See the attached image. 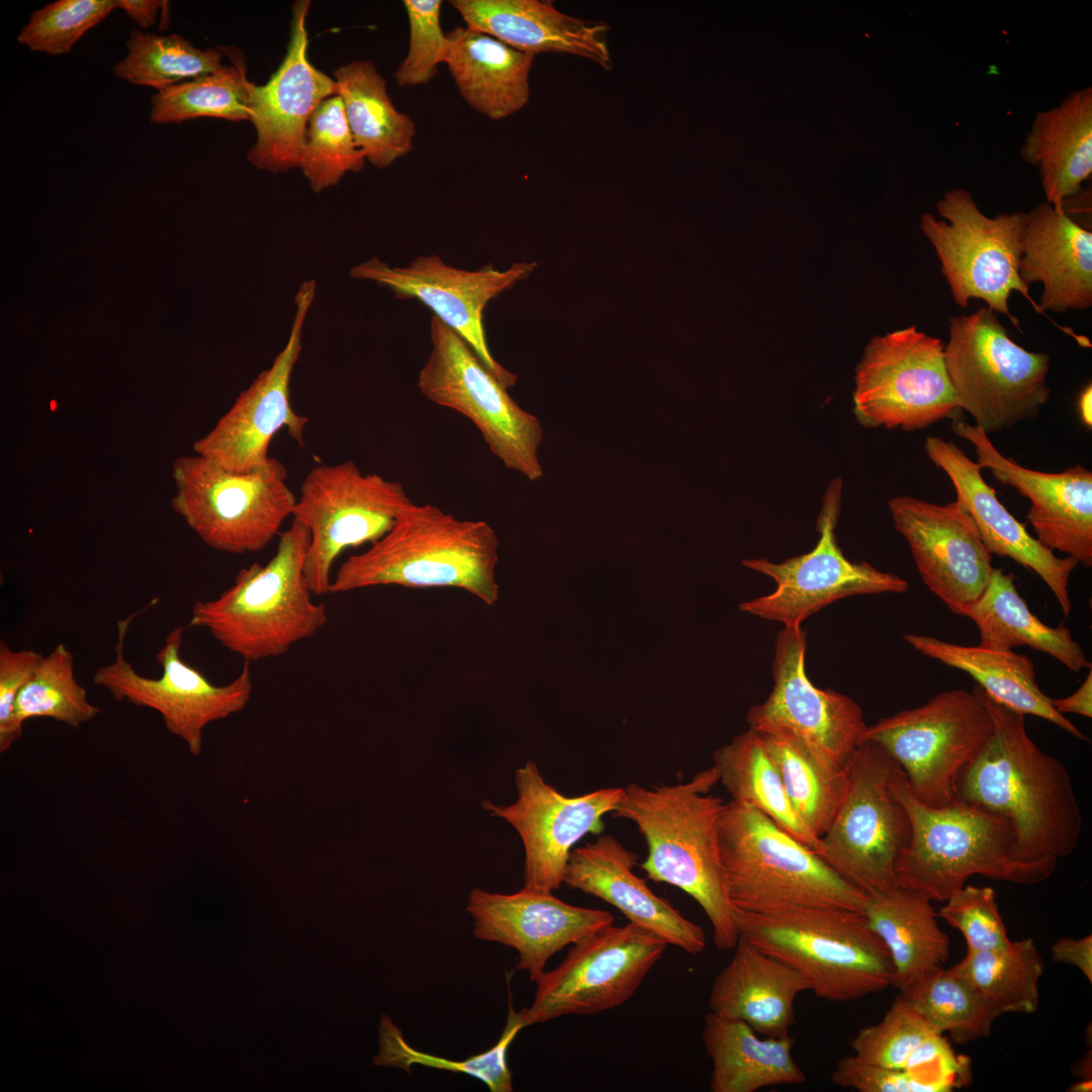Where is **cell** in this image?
<instances>
[{
    "mask_svg": "<svg viewBox=\"0 0 1092 1092\" xmlns=\"http://www.w3.org/2000/svg\"><path fill=\"white\" fill-rule=\"evenodd\" d=\"M974 689L994 729L961 776L959 800L1008 822L1020 860H1058L1071 854L1083 832V816L1066 766L1028 736L1023 715L998 704L979 686Z\"/></svg>",
    "mask_w": 1092,
    "mask_h": 1092,
    "instance_id": "6da1fadb",
    "label": "cell"
},
{
    "mask_svg": "<svg viewBox=\"0 0 1092 1092\" xmlns=\"http://www.w3.org/2000/svg\"><path fill=\"white\" fill-rule=\"evenodd\" d=\"M718 782L713 765L687 783L654 788L632 783L612 813L634 822L644 837L648 854L641 868L647 878L690 895L710 920L717 948L729 950L739 934L719 850L725 803L709 794Z\"/></svg>",
    "mask_w": 1092,
    "mask_h": 1092,
    "instance_id": "7a4b0ae2",
    "label": "cell"
},
{
    "mask_svg": "<svg viewBox=\"0 0 1092 1092\" xmlns=\"http://www.w3.org/2000/svg\"><path fill=\"white\" fill-rule=\"evenodd\" d=\"M498 561L499 539L487 522L414 503L380 539L341 564L329 594L379 585L453 587L493 606Z\"/></svg>",
    "mask_w": 1092,
    "mask_h": 1092,
    "instance_id": "3957f363",
    "label": "cell"
},
{
    "mask_svg": "<svg viewBox=\"0 0 1092 1092\" xmlns=\"http://www.w3.org/2000/svg\"><path fill=\"white\" fill-rule=\"evenodd\" d=\"M892 790L911 824L910 840L895 862L899 887L944 902L975 875L1032 885L1049 879L1057 868L1056 859H1018L1009 823L977 805L961 800L943 807L923 804L900 767Z\"/></svg>",
    "mask_w": 1092,
    "mask_h": 1092,
    "instance_id": "277c9868",
    "label": "cell"
},
{
    "mask_svg": "<svg viewBox=\"0 0 1092 1092\" xmlns=\"http://www.w3.org/2000/svg\"><path fill=\"white\" fill-rule=\"evenodd\" d=\"M309 541L307 528L292 519L278 536L274 556L242 568L216 599L194 602L188 626L207 629L250 663L281 656L313 636L328 616L325 605L311 600L304 576Z\"/></svg>",
    "mask_w": 1092,
    "mask_h": 1092,
    "instance_id": "5b68a950",
    "label": "cell"
},
{
    "mask_svg": "<svg viewBox=\"0 0 1092 1092\" xmlns=\"http://www.w3.org/2000/svg\"><path fill=\"white\" fill-rule=\"evenodd\" d=\"M719 850L733 906L751 913L806 908L863 912L870 896L760 811L724 804Z\"/></svg>",
    "mask_w": 1092,
    "mask_h": 1092,
    "instance_id": "8992f818",
    "label": "cell"
},
{
    "mask_svg": "<svg viewBox=\"0 0 1092 1092\" xmlns=\"http://www.w3.org/2000/svg\"><path fill=\"white\" fill-rule=\"evenodd\" d=\"M735 922L739 937L796 970L818 998L847 1002L892 986L891 954L863 912L736 909Z\"/></svg>",
    "mask_w": 1092,
    "mask_h": 1092,
    "instance_id": "52a82bcc",
    "label": "cell"
},
{
    "mask_svg": "<svg viewBox=\"0 0 1092 1092\" xmlns=\"http://www.w3.org/2000/svg\"><path fill=\"white\" fill-rule=\"evenodd\" d=\"M944 346L947 376L962 411L987 435L1036 418L1049 401L1050 355L1017 345L996 312L952 316Z\"/></svg>",
    "mask_w": 1092,
    "mask_h": 1092,
    "instance_id": "ba28073f",
    "label": "cell"
},
{
    "mask_svg": "<svg viewBox=\"0 0 1092 1092\" xmlns=\"http://www.w3.org/2000/svg\"><path fill=\"white\" fill-rule=\"evenodd\" d=\"M172 476L173 510L212 549L259 552L292 517L296 497L286 467L275 457L257 470L235 473L195 453L178 457Z\"/></svg>",
    "mask_w": 1092,
    "mask_h": 1092,
    "instance_id": "9c48e42d",
    "label": "cell"
},
{
    "mask_svg": "<svg viewBox=\"0 0 1092 1092\" xmlns=\"http://www.w3.org/2000/svg\"><path fill=\"white\" fill-rule=\"evenodd\" d=\"M993 729L992 716L975 689H953L880 719L868 726L864 740L878 744L898 764L916 799L943 807L959 801L960 778Z\"/></svg>",
    "mask_w": 1092,
    "mask_h": 1092,
    "instance_id": "30bf717a",
    "label": "cell"
},
{
    "mask_svg": "<svg viewBox=\"0 0 1092 1092\" xmlns=\"http://www.w3.org/2000/svg\"><path fill=\"white\" fill-rule=\"evenodd\" d=\"M845 796L819 856L845 881L873 897L898 887L895 862L911 836L908 814L892 790L898 764L864 740L846 765Z\"/></svg>",
    "mask_w": 1092,
    "mask_h": 1092,
    "instance_id": "8fae6325",
    "label": "cell"
},
{
    "mask_svg": "<svg viewBox=\"0 0 1092 1092\" xmlns=\"http://www.w3.org/2000/svg\"><path fill=\"white\" fill-rule=\"evenodd\" d=\"M936 210L944 220L924 213L920 226L935 249L959 306H968L972 298L982 299L989 309L1007 315L1019 328L1008 307L1011 292L1018 291L1042 313L1019 274L1025 212L990 217L962 188L946 191L936 202Z\"/></svg>",
    "mask_w": 1092,
    "mask_h": 1092,
    "instance_id": "7c38bea8",
    "label": "cell"
},
{
    "mask_svg": "<svg viewBox=\"0 0 1092 1092\" xmlns=\"http://www.w3.org/2000/svg\"><path fill=\"white\" fill-rule=\"evenodd\" d=\"M430 332L432 350L418 377L422 394L471 421L507 468L530 480L542 477L539 420L523 410L471 347L435 315Z\"/></svg>",
    "mask_w": 1092,
    "mask_h": 1092,
    "instance_id": "4fadbf2b",
    "label": "cell"
},
{
    "mask_svg": "<svg viewBox=\"0 0 1092 1092\" xmlns=\"http://www.w3.org/2000/svg\"><path fill=\"white\" fill-rule=\"evenodd\" d=\"M413 504L400 482L364 473L352 460L312 467L292 512L310 535L303 569L311 593L329 594L340 554L380 539Z\"/></svg>",
    "mask_w": 1092,
    "mask_h": 1092,
    "instance_id": "5bb4252c",
    "label": "cell"
},
{
    "mask_svg": "<svg viewBox=\"0 0 1092 1092\" xmlns=\"http://www.w3.org/2000/svg\"><path fill=\"white\" fill-rule=\"evenodd\" d=\"M944 346L914 326L874 337L855 368L856 421L869 429L910 432L959 418Z\"/></svg>",
    "mask_w": 1092,
    "mask_h": 1092,
    "instance_id": "9a60e30c",
    "label": "cell"
},
{
    "mask_svg": "<svg viewBox=\"0 0 1092 1092\" xmlns=\"http://www.w3.org/2000/svg\"><path fill=\"white\" fill-rule=\"evenodd\" d=\"M158 602L155 598L142 610L117 622V637L112 662L99 666L92 681L118 702L158 712L166 729L183 740L189 752L200 755L205 727L241 712L253 690L250 662L245 661L240 674L224 686L213 685L198 669L180 657L184 628L175 627L156 653L162 667L160 677L140 674L125 659L124 645L132 620Z\"/></svg>",
    "mask_w": 1092,
    "mask_h": 1092,
    "instance_id": "2e32d148",
    "label": "cell"
},
{
    "mask_svg": "<svg viewBox=\"0 0 1092 1092\" xmlns=\"http://www.w3.org/2000/svg\"><path fill=\"white\" fill-rule=\"evenodd\" d=\"M668 944L629 922L611 924L573 943L565 959L538 980L525 1026L566 1015H592L628 1001Z\"/></svg>",
    "mask_w": 1092,
    "mask_h": 1092,
    "instance_id": "e0dca14e",
    "label": "cell"
},
{
    "mask_svg": "<svg viewBox=\"0 0 1092 1092\" xmlns=\"http://www.w3.org/2000/svg\"><path fill=\"white\" fill-rule=\"evenodd\" d=\"M841 495L842 480L835 478L822 498L817 519L820 537L808 553L780 563L766 558L742 561L746 568L771 577L777 587L766 596L742 603L741 611L785 626L801 625L816 612L846 597L907 592L909 584L903 577L844 556L836 538Z\"/></svg>",
    "mask_w": 1092,
    "mask_h": 1092,
    "instance_id": "ac0fdd59",
    "label": "cell"
},
{
    "mask_svg": "<svg viewBox=\"0 0 1092 1092\" xmlns=\"http://www.w3.org/2000/svg\"><path fill=\"white\" fill-rule=\"evenodd\" d=\"M806 647L801 625H787L779 632L772 664L775 686L763 703L748 710L749 728L793 737L827 763L845 768L864 741L868 725L854 700L811 681L806 672Z\"/></svg>",
    "mask_w": 1092,
    "mask_h": 1092,
    "instance_id": "d6986e66",
    "label": "cell"
},
{
    "mask_svg": "<svg viewBox=\"0 0 1092 1092\" xmlns=\"http://www.w3.org/2000/svg\"><path fill=\"white\" fill-rule=\"evenodd\" d=\"M315 294V282H303L295 295V313L285 347L272 365L243 390L214 427L193 444V450L220 467L248 473L265 466L269 445L285 428L304 447L307 417L297 414L290 401V380L301 352L302 328Z\"/></svg>",
    "mask_w": 1092,
    "mask_h": 1092,
    "instance_id": "ffe728a7",
    "label": "cell"
},
{
    "mask_svg": "<svg viewBox=\"0 0 1092 1092\" xmlns=\"http://www.w3.org/2000/svg\"><path fill=\"white\" fill-rule=\"evenodd\" d=\"M515 783V803L498 806L485 801L483 808L509 822L522 839L523 888L552 893L563 883L572 847L586 834L603 833V817L615 810L624 788H603L567 797L545 782L533 761L516 770Z\"/></svg>",
    "mask_w": 1092,
    "mask_h": 1092,
    "instance_id": "44dd1931",
    "label": "cell"
},
{
    "mask_svg": "<svg viewBox=\"0 0 1092 1092\" xmlns=\"http://www.w3.org/2000/svg\"><path fill=\"white\" fill-rule=\"evenodd\" d=\"M535 264L516 263L500 271L487 265L469 271L450 266L437 255L419 256L408 265L391 267L377 257L354 266L350 275L389 289L398 298L417 299L456 332L484 366L506 387L517 376L496 361L483 325L487 303L533 271Z\"/></svg>",
    "mask_w": 1092,
    "mask_h": 1092,
    "instance_id": "7402d4cb",
    "label": "cell"
},
{
    "mask_svg": "<svg viewBox=\"0 0 1092 1092\" xmlns=\"http://www.w3.org/2000/svg\"><path fill=\"white\" fill-rule=\"evenodd\" d=\"M888 508L924 584L953 614L967 617L994 567L963 503L957 498L940 506L901 495L891 498Z\"/></svg>",
    "mask_w": 1092,
    "mask_h": 1092,
    "instance_id": "603a6c76",
    "label": "cell"
},
{
    "mask_svg": "<svg viewBox=\"0 0 1092 1092\" xmlns=\"http://www.w3.org/2000/svg\"><path fill=\"white\" fill-rule=\"evenodd\" d=\"M309 6L308 0L294 3L282 64L267 83L254 84L251 91V121L257 136L247 159L256 168L272 173L298 167L310 115L325 99L338 94L335 79L307 58Z\"/></svg>",
    "mask_w": 1092,
    "mask_h": 1092,
    "instance_id": "cb8c5ba5",
    "label": "cell"
},
{
    "mask_svg": "<svg viewBox=\"0 0 1092 1092\" xmlns=\"http://www.w3.org/2000/svg\"><path fill=\"white\" fill-rule=\"evenodd\" d=\"M951 429L973 445L982 468L1029 500L1026 519L1040 544L1092 566L1091 470L1080 464L1061 472L1032 470L1005 457L982 429L960 417Z\"/></svg>",
    "mask_w": 1092,
    "mask_h": 1092,
    "instance_id": "d4e9b609",
    "label": "cell"
},
{
    "mask_svg": "<svg viewBox=\"0 0 1092 1092\" xmlns=\"http://www.w3.org/2000/svg\"><path fill=\"white\" fill-rule=\"evenodd\" d=\"M467 911L473 919V936L517 950L516 969L527 971L534 983L556 952L614 923L608 911L573 906L552 893L524 888L513 894L475 888Z\"/></svg>",
    "mask_w": 1092,
    "mask_h": 1092,
    "instance_id": "484cf974",
    "label": "cell"
},
{
    "mask_svg": "<svg viewBox=\"0 0 1092 1092\" xmlns=\"http://www.w3.org/2000/svg\"><path fill=\"white\" fill-rule=\"evenodd\" d=\"M924 450L952 482L957 498L973 519L989 552L1010 558L1037 574L1053 593L1064 616L1068 617L1072 609L1068 586L1078 561L1069 556H1056L1031 536L985 481L980 464L970 459L952 441L928 436Z\"/></svg>",
    "mask_w": 1092,
    "mask_h": 1092,
    "instance_id": "4316f807",
    "label": "cell"
},
{
    "mask_svg": "<svg viewBox=\"0 0 1092 1092\" xmlns=\"http://www.w3.org/2000/svg\"><path fill=\"white\" fill-rule=\"evenodd\" d=\"M637 859V854L614 836L600 834L594 842L571 851L563 883L613 905L630 922L653 932L667 944L692 954L701 953L706 947L701 926L686 918L635 875Z\"/></svg>",
    "mask_w": 1092,
    "mask_h": 1092,
    "instance_id": "83f0119b",
    "label": "cell"
},
{
    "mask_svg": "<svg viewBox=\"0 0 1092 1092\" xmlns=\"http://www.w3.org/2000/svg\"><path fill=\"white\" fill-rule=\"evenodd\" d=\"M467 27L487 33L510 47L530 53H559L588 59L605 70L613 66L609 25L573 17L550 1L453 0Z\"/></svg>",
    "mask_w": 1092,
    "mask_h": 1092,
    "instance_id": "f1b7e54d",
    "label": "cell"
},
{
    "mask_svg": "<svg viewBox=\"0 0 1092 1092\" xmlns=\"http://www.w3.org/2000/svg\"><path fill=\"white\" fill-rule=\"evenodd\" d=\"M1019 274L1041 282V311L1065 312L1092 304V233L1063 207L1046 201L1025 212Z\"/></svg>",
    "mask_w": 1092,
    "mask_h": 1092,
    "instance_id": "f546056e",
    "label": "cell"
},
{
    "mask_svg": "<svg viewBox=\"0 0 1092 1092\" xmlns=\"http://www.w3.org/2000/svg\"><path fill=\"white\" fill-rule=\"evenodd\" d=\"M808 990L796 970L739 937L731 960L713 982L709 1006L717 1016L779 1038L789 1035L795 1000Z\"/></svg>",
    "mask_w": 1092,
    "mask_h": 1092,
    "instance_id": "4dcf8cb0",
    "label": "cell"
},
{
    "mask_svg": "<svg viewBox=\"0 0 1092 1092\" xmlns=\"http://www.w3.org/2000/svg\"><path fill=\"white\" fill-rule=\"evenodd\" d=\"M1038 170L1046 202L1064 207L1092 174V88L1070 92L1037 112L1020 150Z\"/></svg>",
    "mask_w": 1092,
    "mask_h": 1092,
    "instance_id": "1f68e13d",
    "label": "cell"
},
{
    "mask_svg": "<svg viewBox=\"0 0 1092 1092\" xmlns=\"http://www.w3.org/2000/svg\"><path fill=\"white\" fill-rule=\"evenodd\" d=\"M534 57L467 26L446 34L444 63L460 95L474 110L494 120L527 104Z\"/></svg>",
    "mask_w": 1092,
    "mask_h": 1092,
    "instance_id": "d6a6232c",
    "label": "cell"
},
{
    "mask_svg": "<svg viewBox=\"0 0 1092 1092\" xmlns=\"http://www.w3.org/2000/svg\"><path fill=\"white\" fill-rule=\"evenodd\" d=\"M903 639L920 654L968 673L998 704L1023 716L1044 719L1079 740H1089L1040 690L1029 657L1012 650L965 646L923 634H906Z\"/></svg>",
    "mask_w": 1092,
    "mask_h": 1092,
    "instance_id": "836d02e7",
    "label": "cell"
},
{
    "mask_svg": "<svg viewBox=\"0 0 1092 1092\" xmlns=\"http://www.w3.org/2000/svg\"><path fill=\"white\" fill-rule=\"evenodd\" d=\"M703 1043L713 1064L712 1092H755L806 1081L792 1057L790 1035L759 1038L746 1023L710 1012L705 1016Z\"/></svg>",
    "mask_w": 1092,
    "mask_h": 1092,
    "instance_id": "e575fe53",
    "label": "cell"
},
{
    "mask_svg": "<svg viewBox=\"0 0 1092 1092\" xmlns=\"http://www.w3.org/2000/svg\"><path fill=\"white\" fill-rule=\"evenodd\" d=\"M927 897L897 887L870 897L863 911L894 965L892 986L904 992L945 963L950 940Z\"/></svg>",
    "mask_w": 1092,
    "mask_h": 1092,
    "instance_id": "d590c367",
    "label": "cell"
},
{
    "mask_svg": "<svg viewBox=\"0 0 1092 1092\" xmlns=\"http://www.w3.org/2000/svg\"><path fill=\"white\" fill-rule=\"evenodd\" d=\"M967 617L977 625L983 647L1012 650L1027 646L1051 655L1072 672L1092 667L1071 630L1040 621L1019 595L1013 574L1002 568H993L983 594L970 607Z\"/></svg>",
    "mask_w": 1092,
    "mask_h": 1092,
    "instance_id": "8d00e7d4",
    "label": "cell"
},
{
    "mask_svg": "<svg viewBox=\"0 0 1092 1092\" xmlns=\"http://www.w3.org/2000/svg\"><path fill=\"white\" fill-rule=\"evenodd\" d=\"M338 94L356 146L382 169L413 149L416 124L393 105L385 79L370 61H353L334 72Z\"/></svg>",
    "mask_w": 1092,
    "mask_h": 1092,
    "instance_id": "74e56055",
    "label": "cell"
},
{
    "mask_svg": "<svg viewBox=\"0 0 1092 1092\" xmlns=\"http://www.w3.org/2000/svg\"><path fill=\"white\" fill-rule=\"evenodd\" d=\"M713 759L719 782L733 801L760 811L819 855L820 838L811 832L794 809L781 774L756 731L749 728L718 748Z\"/></svg>",
    "mask_w": 1092,
    "mask_h": 1092,
    "instance_id": "f35d334b",
    "label": "cell"
},
{
    "mask_svg": "<svg viewBox=\"0 0 1092 1092\" xmlns=\"http://www.w3.org/2000/svg\"><path fill=\"white\" fill-rule=\"evenodd\" d=\"M757 733L781 774L785 790L797 814L811 832L821 838L845 796L846 768H837L827 763L805 744L788 735L775 732Z\"/></svg>",
    "mask_w": 1092,
    "mask_h": 1092,
    "instance_id": "ab89813d",
    "label": "cell"
},
{
    "mask_svg": "<svg viewBox=\"0 0 1092 1092\" xmlns=\"http://www.w3.org/2000/svg\"><path fill=\"white\" fill-rule=\"evenodd\" d=\"M952 969L999 1016L1038 1008L1043 961L1032 938L1011 941L999 950L966 952Z\"/></svg>",
    "mask_w": 1092,
    "mask_h": 1092,
    "instance_id": "60d3db41",
    "label": "cell"
},
{
    "mask_svg": "<svg viewBox=\"0 0 1092 1092\" xmlns=\"http://www.w3.org/2000/svg\"><path fill=\"white\" fill-rule=\"evenodd\" d=\"M253 85L246 77L245 66L237 61L215 72L157 91L151 97L150 120L155 123H178L198 117L251 120Z\"/></svg>",
    "mask_w": 1092,
    "mask_h": 1092,
    "instance_id": "b9f144b4",
    "label": "cell"
},
{
    "mask_svg": "<svg viewBox=\"0 0 1092 1092\" xmlns=\"http://www.w3.org/2000/svg\"><path fill=\"white\" fill-rule=\"evenodd\" d=\"M125 44L128 53L114 66L115 77L157 91L223 67L221 51L200 50L178 34L158 35L135 29Z\"/></svg>",
    "mask_w": 1092,
    "mask_h": 1092,
    "instance_id": "7bdbcfd3",
    "label": "cell"
},
{
    "mask_svg": "<svg viewBox=\"0 0 1092 1092\" xmlns=\"http://www.w3.org/2000/svg\"><path fill=\"white\" fill-rule=\"evenodd\" d=\"M524 1027L526 1026L521 1010L516 1011L510 1000L507 1023L497 1042L483 1053L464 1060H452L413 1048L391 1018L384 1014L378 1027L379 1052L374 1057V1065L396 1067L406 1073L411 1072L413 1065L463 1073L480 1080L491 1092H511L513 1081L507 1059L508 1051Z\"/></svg>",
    "mask_w": 1092,
    "mask_h": 1092,
    "instance_id": "ee69618b",
    "label": "cell"
},
{
    "mask_svg": "<svg viewBox=\"0 0 1092 1092\" xmlns=\"http://www.w3.org/2000/svg\"><path fill=\"white\" fill-rule=\"evenodd\" d=\"M901 994L960 1044L988 1037L999 1016L952 967L936 968Z\"/></svg>",
    "mask_w": 1092,
    "mask_h": 1092,
    "instance_id": "f6af8a7d",
    "label": "cell"
},
{
    "mask_svg": "<svg viewBox=\"0 0 1092 1092\" xmlns=\"http://www.w3.org/2000/svg\"><path fill=\"white\" fill-rule=\"evenodd\" d=\"M99 713L100 708L88 700L86 689L75 677L74 654L60 643L42 656L20 691L14 721L20 731L32 718H50L79 729Z\"/></svg>",
    "mask_w": 1092,
    "mask_h": 1092,
    "instance_id": "bcb514c9",
    "label": "cell"
},
{
    "mask_svg": "<svg viewBox=\"0 0 1092 1092\" xmlns=\"http://www.w3.org/2000/svg\"><path fill=\"white\" fill-rule=\"evenodd\" d=\"M366 161L356 146L339 95L325 99L309 117L298 168L314 192L337 185Z\"/></svg>",
    "mask_w": 1092,
    "mask_h": 1092,
    "instance_id": "7dc6e473",
    "label": "cell"
},
{
    "mask_svg": "<svg viewBox=\"0 0 1092 1092\" xmlns=\"http://www.w3.org/2000/svg\"><path fill=\"white\" fill-rule=\"evenodd\" d=\"M937 1032L940 1031L901 994L880 1022L857 1032L851 1046L854 1055L868 1063L904 1070L919 1044Z\"/></svg>",
    "mask_w": 1092,
    "mask_h": 1092,
    "instance_id": "c3c4849f",
    "label": "cell"
},
{
    "mask_svg": "<svg viewBox=\"0 0 1092 1092\" xmlns=\"http://www.w3.org/2000/svg\"><path fill=\"white\" fill-rule=\"evenodd\" d=\"M113 9L114 0H58L33 11L17 40L33 52L68 54Z\"/></svg>",
    "mask_w": 1092,
    "mask_h": 1092,
    "instance_id": "681fc988",
    "label": "cell"
},
{
    "mask_svg": "<svg viewBox=\"0 0 1092 1092\" xmlns=\"http://www.w3.org/2000/svg\"><path fill=\"white\" fill-rule=\"evenodd\" d=\"M944 902L937 916L960 930L967 952L999 950L1011 943L993 888L965 885Z\"/></svg>",
    "mask_w": 1092,
    "mask_h": 1092,
    "instance_id": "f907efd6",
    "label": "cell"
},
{
    "mask_svg": "<svg viewBox=\"0 0 1092 1092\" xmlns=\"http://www.w3.org/2000/svg\"><path fill=\"white\" fill-rule=\"evenodd\" d=\"M410 24L406 57L393 74L400 87H415L430 82L445 62L446 34L443 33L440 0H404Z\"/></svg>",
    "mask_w": 1092,
    "mask_h": 1092,
    "instance_id": "816d5d0a",
    "label": "cell"
},
{
    "mask_svg": "<svg viewBox=\"0 0 1092 1092\" xmlns=\"http://www.w3.org/2000/svg\"><path fill=\"white\" fill-rule=\"evenodd\" d=\"M42 654L33 649L13 650L0 641V751H7L21 738L14 721L17 697L31 676Z\"/></svg>",
    "mask_w": 1092,
    "mask_h": 1092,
    "instance_id": "f5cc1de1",
    "label": "cell"
},
{
    "mask_svg": "<svg viewBox=\"0 0 1092 1092\" xmlns=\"http://www.w3.org/2000/svg\"><path fill=\"white\" fill-rule=\"evenodd\" d=\"M833 1084L859 1092H936L907 1070L868 1063L855 1055L842 1058L831 1075Z\"/></svg>",
    "mask_w": 1092,
    "mask_h": 1092,
    "instance_id": "db71d44e",
    "label": "cell"
},
{
    "mask_svg": "<svg viewBox=\"0 0 1092 1092\" xmlns=\"http://www.w3.org/2000/svg\"><path fill=\"white\" fill-rule=\"evenodd\" d=\"M1052 957L1057 963L1069 964L1079 969L1092 983V935L1081 938L1061 937L1052 945Z\"/></svg>",
    "mask_w": 1092,
    "mask_h": 1092,
    "instance_id": "11a10c76",
    "label": "cell"
},
{
    "mask_svg": "<svg viewBox=\"0 0 1092 1092\" xmlns=\"http://www.w3.org/2000/svg\"><path fill=\"white\" fill-rule=\"evenodd\" d=\"M1053 706L1061 714L1073 713L1087 718L1092 717V669L1082 685L1070 696L1052 699Z\"/></svg>",
    "mask_w": 1092,
    "mask_h": 1092,
    "instance_id": "9f6ffc18",
    "label": "cell"
},
{
    "mask_svg": "<svg viewBox=\"0 0 1092 1092\" xmlns=\"http://www.w3.org/2000/svg\"><path fill=\"white\" fill-rule=\"evenodd\" d=\"M165 3L159 0H114L115 8L123 10L145 30L155 24L158 11Z\"/></svg>",
    "mask_w": 1092,
    "mask_h": 1092,
    "instance_id": "6f0895ef",
    "label": "cell"
},
{
    "mask_svg": "<svg viewBox=\"0 0 1092 1092\" xmlns=\"http://www.w3.org/2000/svg\"><path fill=\"white\" fill-rule=\"evenodd\" d=\"M1091 403H1092V387H1091V384H1089L1083 389V391L1081 392L1080 397H1079L1080 416H1081L1083 422L1085 423V425L1088 426V427H1091V425H1092Z\"/></svg>",
    "mask_w": 1092,
    "mask_h": 1092,
    "instance_id": "680465c9",
    "label": "cell"
},
{
    "mask_svg": "<svg viewBox=\"0 0 1092 1092\" xmlns=\"http://www.w3.org/2000/svg\"><path fill=\"white\" fill-rule=\"evenodd\" d=\"M1091 1058L1092 1057H1091V1052H1090L1089 1056L1085 1055L1083 1058L1079 1059V1061L1073 1065L1074 1074H1076L1081 1079H1083V1078L1092 1079V1076H1091V1072H1092Z\"/></svg>",
    "mask_w": 1092,
    "mask_h": 1092,
    "instance_id": "91938a15",
    "label": "cell"
},
{
    "mask_svg": "<svg viewBox=\"0 0 1092 1092\" xmlns=\"http://www.w3.org/2000/svg\"><path fill=\"white\" fill-rule=\"evenodd\" d=\"M1069 1092H1091L1092 1091V1079L1083 1078L1071 1086L1068 1087Z\"/></svg>",
    "mask_w": 1092,
    "mask_h": 1092,
    "instance_id": "94428289",
    "label": "cell"
}]
</instances>
